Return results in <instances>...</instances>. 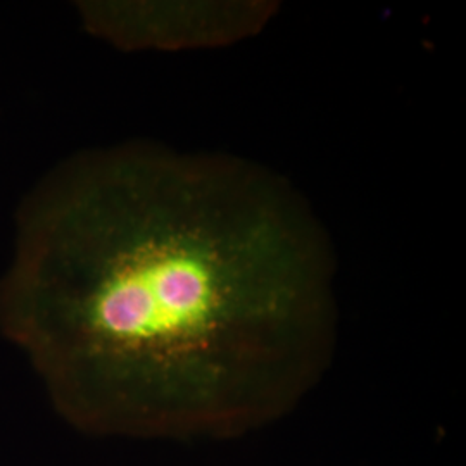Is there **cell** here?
Wrapping results in <instances>:
<instances>
[{"mask_svg": "<svg viewBox=\"0 0 466 466\" xmlns=\"http://www.w3.org/2000/svg\"><path fill=\"white\" fill-rule=\"evenodd\" d=\"M335 252L275 169L135 140L71 154L19 200L0 333L80 432L228 441L332 365Z\"/></svg>", "mask_w": 466, "mask_h": 466, "instance_id": "1", "label": "cell"}, {"mask_svg": "<svg viewBox=\"0 0 466 466\" xmlns=\"http://www.w3.org/2000/svg\"><path fill=\"white\" fill-rule=\"evenodd\" d=\"M85 32L123 52L228 47L261 34L279 2H78Z\"/></svg>", "mask_w": 466, "mask_h": 466, "instance_id": "2", "label": "cell"}]
</instances>
